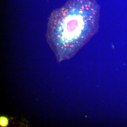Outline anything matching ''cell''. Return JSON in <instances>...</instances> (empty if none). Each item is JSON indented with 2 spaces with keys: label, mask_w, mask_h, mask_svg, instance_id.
<instances>
[{
  "label": "cell",
  "mask_w": 127,
  "mask_h": 127,
  "mask_svg": "<svg viewBox=\"0 0 127 127\" xmlns=\"http://www.w3.org/2000/svg\"><path fill=\"white\" fill-rule=\"evenodd\" d=\"M100 8L94 0H74L51 13L47 40L58 61L72 57L98 32Z\"/></svg>",
  "instance_id": "obj_1"
},
{
  "label": "cell",
  "mask_w": 127,
  "mask_h": 127,
  "mask_svg": "<svg viewBox=\"0 0 127 127\" xmlns=\"http://www.w3.org/2000/svg\"><path fill=\"white\" fill-rule=\"evenodd\" d=\"M10 119L4 116L0 117V126L1 127H6L9 125Z\"/></svg>",
  "instance_id": "obj_2"
}]
</instances>
